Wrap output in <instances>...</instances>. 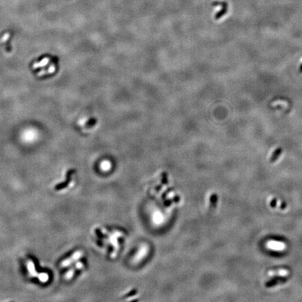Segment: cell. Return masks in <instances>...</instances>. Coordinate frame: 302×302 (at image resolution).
I'll return each instance as SVG.
<instances>
[{"label":"cell","mask_w":302,"mask_h":302,"mask_svg":"<svg viewBox=\"0 0 302 302\" xmlns=\"http://www.w3.org/2000/svg\"><path fill=\"white\" fill-rule=\"evenodd\" d=\"M275 203H276V199H273V200L271 201V206H273V204H274V206H275Z\"/></svg>","instance_id":"9"},{"label":"cell","mask_w":302,"mask_h":302,"mask_svg":"<svg viewBox=\"0 0 302 302\" xmlns=\"http://www.w3.org/2000/svg\"><path fill=\"white\" fill-rule=\"evenodd\" d=\"M82 267H83V265H82V264L81 263V262H78V263L76 265L75 268L77 269H81Z\"/></svg>","instance_id":"8"},{"label":"cell","mask_w":302,"mask_h":302,"mask_svg":"<svg viewBox=\"0 0 302 302\" xmlns=\"http://www.w3.org/2000/svg\"><path fill=\"white\" fill-rule=\"evenodd\" d=\"M288 278L286 276L274 277V278H272V279H271L270 280H269V281H267V283H265V287L267 288H272V287L275 286V285H278V284L285 283V282L288 281Z\"/></svg>","instance_id":"2"},{"label":"cell","mask_w":302,"mask_h":302,"mask_svg":"<svg viewBox=\"0 0 302 302\" xmlns=\"http://www.w3.org/2000/svg\"><path fill=\"white\" fill-rule=\"evenodd\" d=\"M26 266H27V269L28 272H29V275L32 277H37L38 273L35 269L34 262L32 260H27V262H26Z\"/></svg>","instance_id":"3"},{"label":"cell","mask_w":302,"mask_h":302,"mask_svg":"<svg viewBox=\"0 0 302 302\" xmlns=\"http://www.w3.org/2000/svg\"><path fill=\"white\" fill-rule=\"evenodd\" d=\"M223 6V8H222V9L220 10V12H218L217 14H216V16H215V19L216 20L220 19L222 16H224V15L226 13H227V4H226L225 3H224V4H223V6Z\"/></svg>","instance_id":"6"},{"label":"cell","mask_w":302,"mask_h":302,"mask_svg":"<svg viewBox=\"0 0 302 302\" xmlns=\"http://www.w3.org/2000/svg\"><path fill=\"white\" fill-rule=\"evenodd\" d=\"M37 278L41 283H47V282L48 281L49 275L47 273H44V272H43V273H38Z\"/></svg>","instance_id":"5"},{"label":"cell","mask_w":302,"mask_h":302,"mask_svg":"<svg viewBox=\"0 0 302 302\" xmlns=\"http://www.w3.org/2000/svg\"><path fill=\"white\" fill-rule=\"evenodd\" d=\"M82 255V252L81 251H76V252H74L73 255L69 257V258L66 259V260H63V261L61 262L60 267H63V268L69 267V266H70L72 264H73L74 262H76V260H78L79 258H80Z\"/></svg>","instance_id":"1"},{"label":"cell","mask_w":302,"mask_h":302,"mask_svg":"<svg viewBox=\"0 0 302 302\" xmlns=\"http://www.w3.org/2000/svg\"><path fill=\"white\" fill-rule=\"evenodd\" d=\"M75 269L76 268H72L70 269L66 273V274L64 275V278H65L66 280H70L71 278H72V277L74 276V273H75Z\"/></svg>","instance_id":"7"},{"label":"cell","mask_w":302,"mask_h":302,"mask_svg":"<svg viewBox=\"0 0 302 302\" xmlns=\"http://www.w3.org/2000/svg\"><path fill=\"white\" fill-rule=\"evenodd\" d=\"M282 152H283V149H282L281 148H277L275 151H274V152L273 153V154L271 155V158L269 160L270 162L271 163L275 162L276 161L278 158H279L280 155H281Z\"/></svg>","instance_id":"4"},{"label":"cell","mask_w":302,"mask_h":302,"mask_svg":"<svg viewBox=\"0 0 302 302\" xmlns=\"http://www.w3.org/2000/svg\"><path fill=\"white\" fill-rule=\"evenodd\" d=\"M299 72H301V73L302 74V64H301V66H300V68H299Z\"/></svg>","instance_id":"10"}]
</instances>
